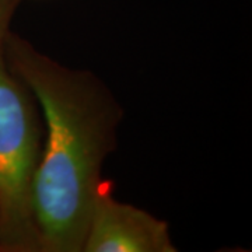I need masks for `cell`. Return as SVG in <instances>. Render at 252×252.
Segmentation results:
<instances>
[{
	"mask_svg": "<svg viewBox=\"0 0 252 252\" xmlns=\"http://www.w3.org/2000/svg\"><path fill=\"white\" fill-rule=\"evenodd\" d=\"M3 52L45 119L32 188L42 251L81 252L122 111L95 76L63 66L21 36L9 32Z\"/></svg>",
	"mask_w": 252,
	"mask_h": 252,
	"instance_id": "6da1fadb",
	"label": "cell"
},
{
	"mask_svg": "<svg viewBox=\"0 0 252 252\" xmlns=\"http://www.w3.org/2000/svg\"><path fill=\"white\" fill-rule=\"evenodd\" d=\"M21 0H0V48L10 32V23Z\"/></svg>",
	"mask_w": 252,
	"mask_h": 252,
	"instance_id": "277c9868",
	"label": "cell"
},
{
	"mask_svg": "<svg viewBox=\"0 0 252 252\" xmlns=\"http://www.w3.org/2000/svg\"><path fill=\"white\" fill-rule=\"evenodd\" d=\"M168 223L114 199L102 187L91 209L81 252H175Z\"/></svg>",
	"mask_w": 252,
	"mask_h": 252,
	"instance_id": "3957f363",
	"label": "cell"
},
{
	"mask_svg": "<svg viewBox=\"0 0 252 252\" xmlns=\"http://www.w3.org/2000/svg\"><path fill=\"white\" fill-rule=\"evenodd\" d=\"M31 91L0 48V251H42L32 206L42 127Z\"/></svg>",
	"mask_w": 252,
	"mask_h": 252,
	"instance_id": "7a4b0ae2",
	"label": "cell"
}]
</instances>
